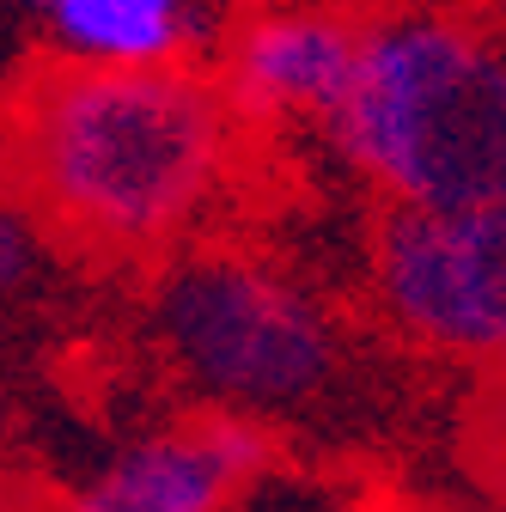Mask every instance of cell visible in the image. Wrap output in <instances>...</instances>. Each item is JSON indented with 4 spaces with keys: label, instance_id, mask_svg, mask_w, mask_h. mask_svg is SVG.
<instances>
[{
    "label": "cell",
    "instance_id": "cell-1",
    "mask_svg": "<svg viewBox=\"0 0 506 512\" xmlns=\"http://www.w3.org/2000/svg\"><path fill=\"white\" fill-rule=\"evenodd\" d=\"M226 159V98L189 68L55 61L0 98L13 208L68 244L159 250L196 220Z\"/></svg>",
    "mask_w": 506,
    "mask_h": 512
},
{
    "label": "cell",
    "instance_id": "cell-2",
    "mask_svg": "<svg viewBox=\"0 0 506 512\" xmlns=\"http://www.w3.org/2000/svg\"><path fill=\"white\" fill-rule=\"evenodd\" d=\"M330 135L397 208L506 202V25L464 0L360 7V68Z\"/></svg>",
    "mask_w": 506,
    "mask_h": 512
},
{
    "label": "cell",
    "instance_id": "cell-3",
    "mask_svg": "<svg viewBox=\"0 0 506 512\" xmlns=\"http://www.w3.org/2000/svg\"><path fill=\"white\" fill-rule=\"evenodd\" d=\"M159 336L202 391L287 409L336 372V330L299 287L238 250H196L159 281Z\"/></svg>",
    "mask_w": 506,
    "mask_h": 512
},
{
    "label": "cell",
    "instance_id": "cell-4",
    "mask_svg": "<svg viewBox=\"0 0 506 512\" xmlns=\"http://www.w3.org/2000/svg\"><path fill=\"white\" fill-rule=\"evenodd\" d=\"M372 287L403 336L506 360V202L391 208L372 244Z\"/></svg>",
    "mask_w": 506,
    "mask_h": 512
},
{
    "label": "cell",
    "instance_id": "cell-5",
    "mask_svg": "<svg viewBox=\"0 0 506 512\" xmlns=\"http://www.w3.org/2000/svg\"><path fill=\"white\" fill-rule=\"evenodd\" d=\"M360 68V7H257L226 37V92L269 116H336Z\"/></svg>",
    "mask_w": 506,
    "mask_h": 512
},
{
    "label": "cell",
    "instance_id": "cell-6",
    "mask_svg": "<svg viewBox=\"0 0 506 512\" xmlns=\"http://www.w3.org/2000/svg\"><path fill=\"white\" fill-rule=\"evenodd\" d=\"M269 470V439L257 421L208 415L116 458L74 512H226V500Z\"/></svg>",
    "mask_w": 506,
    "mask_h": 512
},
{
    "label": "cell",
    "instance_id": "cell-7",
    "mask_svg": "<svg viewBox=\"0 0 506 512\" xmlns=\"http://www.w3.org/2000/svg\"><path fill=\"white\" fill-rule=\"evenodd\" d=\"M61 61L86 68H171L183 43V0H49Z\"/></svg>",
    "mask_w": 506,
    "mask_h": 512
},
{
    "label": "cell",
    "instance_id": "cell-8",
    "mask_svg": "<svg viewBox=\"0 0 506 512\" xmlns=\"http://www.w3.org/2000/svg\"><path fill=\"white\" fill-rule=\"evenodd\" d=\"M470 433H476V470L488 476L494 494H506V360L482 384L476 415H470Z\"/></svg>",
    "mask_w": 506,
    "mask_h": 512
},
{
    "label": "cell",
    "instance_id": "cell-9",
    "mask_svg": "<svg viewBox=\"0 0 506 512\" xmlns=\"http://www.w3.org/2000/svg\"><path fill=\"white\" fill-rule=\"evenodd\" d=\"M31 269V226L19 208H0V287H19Z\"/></svg>",
    "mask_w": 506,
    "mask_h": 512
},
{
    "label": "cell",
    "instance_id": "cell-10",
    "mask_svg": "<svg viewBox=\"0 0 506 512\" xmlns=\"http://www.w3.org/2000/svg\"><path fill=\"white\" fill-rule=\"evenodd\" d=\"M31 7H49V0H31Z\"/></svg>",
    "mask_w": 506,
    "mask_h": 512
}]
</instances>
